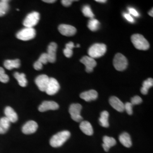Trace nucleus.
I'll return each instance as SVG.
<instances>
[{"mask_svg":"<svg viewBox=\"0 0 153 153\" xmlns=\"http://www.w3.org/2000/svg\"><path fill=\"white\" fill-rule=\"evenodd\" d=\"M71 133L68 131L59 132L55 134L50 140V145L53 148L61 146L69 138Z\"/></svg>","mask_w":153,"mask_h":153,"instance_id":"f257e3e1","label":"nucleus"},{"mask_svg":"<svg viewBox=\"0 0 153 153\" xmlns=\"http://www.w3.org/2000/svg\"><path fill=\"white\" fill-rule=\"evenodd\" d=\"M131 41L135 48L139 50H148L150 45L148 40L141 34L136 33L131 36Z\"/></svg>","mask_w":153,"mask_h":153,"instance_id":"f03ea898","label":"nucleus"},{"mask_svg":"<svg viewBox=\"0 0 153 153\" xmlns=\"http://www.w3.org/2000/svg\"><path fill=\"white\" fill-rule=\"evenodd\" d=\"M107 51V47L104 44L96 43L93 44L88 50V54L93 59L99 58L105 53Z\"/></svg>","mask_w":153,"mask_h":153,"instance_id":"7ed1b4c3","label":"nucleus"},{"mask_svg":"<svg viewBox=\"0 0 153 153\" xmlns=\"http://www.w3.org/2000/svg\"><path fill=\"white\" fill-rule=\"evenodd\" d=\"M36 31L33 28L25 27L16 33V38L23 41H28L34 38Z\"/></svg>","mask_w":153,"mask_h":153,"instance_id":"20e7f679","label":"nucleus"},{"mask_svg":"<svg viewBox=\"0 0 153 153\" xmlns=\"http://www.w3.org/2000/svg\"><path fill=\"white\" fill-rule=\"evenodd\" d=\"M114 66L118 71L126 70L128 66V60L126 57L121 53H117L114 59Z\"/></svg>","mask_w":153,"mask_h":153,"instance_id":"39448f33","label":"nucleus"},{"mask_svg":"<svg viewBox=\"0 0 153 153\" xmlns=\"http://www.w3.org/2000/svg\"><path fill=\"white\" fill-rule=\"evenodd\" d=\"M40 19V14L37 11H33L28 14L23 21V25L26 27L33 28L36 26Z\"/></svg>","mask_w":153,"mask_h":153,"instance_id":"423d86ee","label":"nucleus"},{"mask_svg":"<svg viewBox=\"0 0 153 153\" xmlns=\"http://www.w3.org/2000/svg\"><path fill=\"white\" fill-rule=\"evenodd\" d=\"M82 109V105L80 104L74 103L71 105L69 112L71 115V119L76 122L82 121V117L81 115V111Z\"/></svg>","mask_w":153,"mask_h":153,"instance_id":"0eeeda50","label":"nucleus"},{"mask_svg":"<svg viewBox=\"0 0 153 153\" xmlns=\"http://www.w3.org/2000/svg\"><path fill=\"white\" fill-rule=\"evenodd\" d=\"M60 88V86L58 81L54 78H50L45 92L49 95H53L59 91Z\"/></svg>","mask_w":153,"mask_h":153,"instance_id":"6e6552de","label":"nucleus"},{"mask_svg":"<svg viewBox=\"0 0 153 153\" xmlns=\"http://www.w3.org/2000/svg\"><path fill=\"white\" fill-rule=\"evenodd\" d=\"M49 80V78L47 75L42 74L36 78L35 83L40 91H45Z\"/></svg>","mask_w":153,"mask_h":153,"instance_id":"1a4fd4ad","label":"nucleus"},{"mask_svg":"<svg viewBox=\"0 0 153 153\" xmlns=\"http://www.w3.org/2000/svg\"><path fill=\"white\" fill-rule=\"evenodd\" d=\"M59 31L62 35L66 36H71L76 34V28L71 25L62 24L59 26Z\"/></svg>","mask_w":153,"mask_h":153,"instance_id":"9d476101","label":"nucleus"},{"mask_svg":"<svg viewBox=\"0 0 153 153\" xmlns=\"http://www.w3.org/2000/svg\"><path fill=\"white\" fill-rule=\"evenodd\" d=\"M81 62L84 64L86 67V71L88 73H91L93 71L94 68L97 66V62L90 57V56H83L81 59Z\"/></svg>","mask_w":153,"mask_h":153,"instance_id":"9b49d317","label":"nucleus"},{"mask_svg":"<svg viewBox=\"0 0 153 153\" xmlns=\"http://www.w3.org/2000/svg\"><path fill=\"white\" fill-rule=\"evenodd\" d=\"M38 128V124L34 121H28L22 127V132L25 134H30L35 133Z\"/></svg>","mask_w":153,"mask_h":153,"instance_id":"f8f14e48","label":"nucleus"},{"mask_svg":"<svg viewBox=\"0 0 153 153\" xmlns=\"http://www.w3.org/2000/svg\"><path fill=\"white\" fill-rule=\"evenodd\" d=\"M57 48V45L55 42H52L49 44L47 49V57L48 62L51 63H54L56 60V51Z\"/></svg>","mask_w":153,"mask_h":153,"instance_id":"ddd939ff","label":"nucleus"},{"mask_svg":"<svg viewBox=\"0 0 153 153\" xmlns=\"http://www.w3.org/2000/svg\"><path fill=\"white\" fill-rule=\"evenodd\" d=\"M59 105L53 101H44L39 107V111L43 112L48 110H56L59 109Z\"/></svg>","mask_w":153,"mask_h":153,"instance_id":"4468645a","label":"nucleus"},{"mask_svg":"<svg viewBox=\"0 0 153 153\" xmlns=\"http://www.w3.org/2000/svg\"><path fill=\"white\" fill-rule=\"evenodd\" d=\"M110 105L118 112H122L124 111V104L120 100L116 97H112L109 98Z\"/></svg>","mask_w":153,"mask_h":153,"instance_id":"2eb2a0df","label":"nucleus"},{"mask_svg":"<svg viewBox=\"0 0 153 153\" xmlns=\"http://www.w3.org/2000/svg\"><path fill=\"white\" fill-rule=\"evenodd\" d=\"M80 98L86 102H90L96 100L98 98V93L94 90H91L81 94Z\"/></svg>","mask_w":153,"mask_h":153,"instance_id":"dca6fc26","label":"nucleus"},{"mask_svg":"<svg viewBox=\"0 0 153 153\" xmlns=\"http://www.w3.org/2000/svg\"><path fill=\"white\" fill-rule=\"evenodd\" d=\"M5 115L6 117L10 123H16L18 120V115L15 111L11 107H6L5 109Z\"/></svg>","mask_w":153,"mask_h":153,"instance_id":"f3484780","label":"nucleus"},{"mask_svg":"<svg viewBox=\"0 0 153 153\" xmlns=\"http://www.w3.org/2000/svg\"><path fill=\"white\" fill-rule=\"evenodd\" d=\"M79 128L81 131L88 136H92L93 129L91 124L88 121H82L80 124Z\"/></svg>","mask_w":153,"mask_h":153,"instance_id":"a211bd4d","label":"nucleus"},{"mask_svg":"<svg viewBox=\"0 0 153 153\" xmlns=\"http://www.w3.org/2000/svg\"><path fill=\"white\" fill-rule=\"evenodd\" d=\"M103 143L102 146L104 149V151L107 152L109 151V149L115 146L116 144V141L115 139L112 137H108V136H104L103 138Z\"/></svg>","mask_w":153,"mask_h":153,"instance_id":"6ab92c4d","label":"nucleus"},{"mask_svg":"<svg viewBox=\"0 0 153 153\" xmlns=\"http://www.w3.org/2000/svg\"><path fill=\"white\" fill-rule=\"evenodd\" d=\"M119 141L126 148H129L131 147L132 145L131 138L128 133L124 132L122 134H121L119 136Z\"/></svg>","mask_w":153,"mask_h":153,"instance_id":"aec40b11","label":"nucleus"},{"mask_svg":"<svg viewBox=\"0 0 153 153\" xmlns=\"http://www.w3.org/2000/svg\"><path fill=\"white\" fill-rule=\"evenodd\" d=\"M6 69L11 70L13 68H18L21 65V61L19 59L16 60H7L4 63Z\"/></svg>","mask_w":153,"mask_h":153,"instance_id":"412c9836","label":"nucleus"},{"mask_svg":"<svg viewBox=\"0 0 153 153\" xmlns=\"http://www.w3.org/2000/svg\"><path fill=\"white\" fill-rule=\"evenodd\" d=\"M10 122L5 117H2L0 119V134H5L10 128Z\"/></svg>","mask_w":153,"mask_h":153,"instance_id":"4be33fe9","label":"nucleus"},{"mask_svg":"<svg viewBox=\"0 0 153 153\" xmlns=\"http://www.w3.org/2000/svg\"><path fill=\"white\" fill-rule=\"evenodd\" d=\"M14 76L19 83V85L22 87H26L27 85V80L26 78V75L24 73H19L16 72L14 74Z\"/></svg>","mask_w":153,"mask_h":153,"instance_id":"5701e85b","label":"nucleus"},{"mask_svg":"<svg viewBox=\"0 0 153 153\" xmlns=\"http://www.w3.org/2000/svg\"><path fill=\"white\" fill-rule=\"evenodd\" d=\"M109 113L107 111H104L100 114V117L99 118V123L100 126L104 128H108L109 126L108 123Z\"/></svg>","mask_w":153,"mask_h":153,"instance_id":"b1692460","label":"nucleus"},{"mask_svg":"<svg viewBox=\"0 0 153 153\" xmlns=\"http://www.w3.org/2000/svg\"><path fill=\"white\" fill-rule=\"evenodd\" d=\"M153 86V79L152 78H148L143 82L142 87L141 89V92L143 95L148 94V90Z\"/></svg>","mask_w":153,"mask_h":153,"instance_id":"393cba45","label":"nucleus"},{"mask_svg":"<svg viewBox=\"0 0 153 153\" xmlns=\"http://www.w3.org/2000/svg\"><path fill=\"white\" fill-rule=\"evenodd\" d=\"M88 28L92 31H95L98 30L100 26V22L96 19L92 18L89 20L88 22Z\"/></svg>","mask_w":153,"mask_h":153,"instance_id":"a878e982","label":"nucleus"},{"mask_svg":"<svg viewBox=\"0 0 153 153\" xmlns=\"http://www.w3.org/2000/svg\"><path fill=\"white\" fill-rule=\"evenodd\" d=\"M9 1L2 0L0 1V16H2L6 14L9 9L8 4Z\"/></svg>","mask_w":153,"mask_h":153,"instance_id":"bb28decb","label":"nucleus"},{"mask_svg":"<svg viewBox=\"0 0 153 153\" xmlns=\"http://www.w3.org/2000/svg\"><path fill=\"white\" fill-rule=\"evenodd\" d=\"M82 13L86 17L90 18V19L94 18V14H93V11L91 9L90 6L88 5H85L82 7Z\"/></svg>","mask_w":153,"mask_h":153,"instance_id":"cd10ccee","label":"nucleus"},{"mask_svg":"<svg viewBox=\"0 0 153 153\" xmlns=\"http://www.w3.org/2000/svg\"><path fill=\"white\" fill-rule=\"evenodd\" d=\"M9 80V77L6 74L4 69L0 67V82L7 83Z\"/></svg>","mask_w":153,"mask_h":153,"instance_id":"c85d7f7f","label":"nucleus"},{"mask_svg":"<svg viewBox=\"0 0 153 153\" xmlns=\"http://www.w3.org/2000/svg\"><path fill=\"white\" fill-rule=\"evenodd\" d=\"M133 105L129 102H126L124 104V110H126L128 115L133 114Z\"/></svg>","mask_w":153,"mask_h":153,"instance_id":"c756f323","label":"nucleus"},{"mask_svg":"<svg viewBox=\"0 0 153 153\" xmlns=\"http://www.w3.org/2000/svg\"><path fill=\"white\" fill-rule=\"evenodd\" d=\"M142 102V99L139 96H135L131 99V103L133 105H137V104H141Z\"/></svg>","mask_w":153,"mask_h":153,"instance_id":"7c9ffc66","label":"nucleus"},{"mask_svg":"<svg viewBox=\"0 0 153 153\" xmlns=\"http://www.w3.org/2000/svg\"><path fill=\"white\" fill-rule=\"evenodd\" d=\"M38 61H39L40 62H41L43 65L47 64V62H48V57H47V53H44L42 54Z\"/></svg>","mask_w":153,"mask_h":153,"instance_id":"2f4dec72","label":"nucleus"},{"mask_svg":"<svg viewBox=\"0 0 153 153\" xmlns=\"http://www.w3.org/2000/svg\"><path fill=\"white\" fill-rule=\"evenodd\" d=\"M63 52H64V55L68 58L71 57V56L73 55V50L67 48H65V49H64Z\"/></svg>","mask_w":153,"mask_h":153,"instance_id":"473e14b6","label":"nucleus"},{"mask_svg":"<svg viewBox=\"0 0 153 153\" xmlns=\"http://www.w3.org/2000/svg\"><path fill=\"white\" fill-rule=\"evenodd\" d=\"M128 10H129L130 15H132V16H140V14H139L138 12L135 9H134L133 7H129Z\"/></svg>","mask_w":153,"mask_h":153,"instance_id":"72a5a7b5","label":"nucleus"},{"mask_svg":"<svg viewBox=\"0 0 153 153\" xmlns=\"http://www.w3.org/2000/svg\"><path fill=\"white\" fill-rule=\"evenodd\" d=\"M33 68L36 71H40L43 68V64L39 61H36L33 64Z\"/></svg>","mask_w":153,"mask_h":153,"instance_id":"f704fd0d","label":"nucleus"},{"mask_svg":"<svg viewBox=\"0 0 153 153\" xmlns=\"http://www.w3.org/2000/svg\"><path fill=\"white\" fill-rule=\"evenodd\" d=\"M124 18H126V19L128 22H131V23H134V18L129 14H128V13H124Z\"/></svg>","mask_w":153,"mask_h":153,"instance_id":"c9c22d12","label":"nucleus"},{"mask_svg":"<svg viewBox=\"0 0 153 153\" xmlns=\"http://www.w3.org/2000/svg\"><path fill=\"white\" fill-rule=\"evenodd\" d=\"M73 2V1H71V0H62V1H61L62 4L64 6H66V7L71 5Z\"/></svg>","mask_w":153,"mask_h":153,"instance_id":"e433bc0d","label":"nucleus"},{"mask_svg":"<svg viewBox=\"0 0 153 153\" xmlns=\"http://www.w3.org/2000/svg\"><path fill=\"white\" fill-rule=\"evenodd\" d=\"M65 48H69V49L73 50V48H74V43H73V42H71L68 43V44H66Z\"/></svg>","mask_w":153,"mask_h":153,"instance_id":"4c0bfd02","label":"nucleus"},{"mask_svg":"<svg viewBox=\"0 0 153 153\" xmlns=\"http://www.w3.org/2000/svg\"><path fill=\"white\" fill-rule=\"evenodd\" d=\"M43 1L47 3H54L56 2L55 0H43Z\"/></svg>","mask_w":153,"mask_h":153,"instance_id":"58836bf2","label":"nucleus"},{"mask_svg":"<svg viewBox=\"0 0 153 153\" xmlns=\"http://www.w3.org/2000/svg\"><path fill=\"white\" fill-rule=\"evenodd\" d=\"M96 1L97 2H100V3H105L107 2V1L105 0H96Z\"/></svg>","mask_w":153,"mask_h":153,"instance_id":"ea45409f","label":"nucleus"},{"mask_svg":"<svg viewBox=\"0 0 153 153\" xmlns=\"http://www.w3.org/2000/svg\"><path fill=\"white\" fill-rule=\"evenodd\" d=\"M153 9H152V10H150V11H149V14L150 15V16H152L153 17Z\"/></svg>","mask_w":153,"mask_h":153,"instance_id":"a19ab883","label":"nucleus"},{"mask_svg":"<svg viewBox=\"0 0 153 153\" xmlns=\"http://www.w3.org/2000/svg\"><path fill=\"white\" fill-rule=\"evenodd\" d=\"M76 47H80V45H79V44H77V45H76Z\"/></svg>","mask_w":153,"mask_h":153,"instance_id":"79ce46f5","label":"nucleus"}]
</instances>
